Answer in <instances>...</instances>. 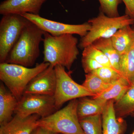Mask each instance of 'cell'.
<instances>
[{"instance_id": "obj_1", "label": "cell", "mask_w": 134, "mask_h": 134, "mask_svg": "<svg viewBox=\"0 0 134 134\" xmlns=\"http://www.w3.org/2000/svg\"><path fill=\"white\" fill-rule=\"evenodd\" d=\"M43 42V62L70 70L79 54L77 38L72 34L54 36L45 32Z\"/></svg>"}, {"instance_id": "obj_2", "label": "cell", "mask_w": 134, "mask_h": 134, "mask_svg": "<svg viewBox=\"0 0 134 134\" xmlns=\"http://www.w3.org/2000/svg\"><path fill=\"white\" fill-rule=\"evenodd\" d=\"M45 32L29 21L5 62L32 67L40 54V45Z\"/></svg>"}, {"instance_id": "obj_3", "label": "cell", "mask_w": 134, "mask_h": 134, "mask_svg": "<svg viewBox=\"0 0 134 134\" xmlns=\"http://www.w3.org/2000/svg\"><path fill=\"white\" fill-rule=\"evenodd\" d=\"M50 65L43 62L30 68L13 63H1L0 79L19 100L30 82Z\"/></svg>"}, {"instance_id": "obj_4", "label": "cell", "mask_w": 134, "mask_h": 134, "mask_svg": "<svg viewBox=\"0 0 134 134\" xmlns=\"http://www.w3.org/2000/svg\"><path fill=\"white\" fill-rule=\"evenodd\" d=\"M77 103L78 99L70 100L64 108L40 118L38 126L59 134H85L77 115Z\"/></svg>"}, {"instance_id": "obj_5", "label": "cell", "mask_w": 134, "mask_h": 134, "mask_svg": "<svg viewBox=\"0 0 134 134\" xmlns=\"http://www.w3.org/2000/svg\"><path fill=\"white\" fill-rule=\"evenodd\" d=\"M88 23L91 25V29L80 40L78 47L81 49L98 39L111 38L119 29L134 24V19L126 14L110 17L100 11L97 16L89 19Z\"/></svg>"}, {"instance_id": "obj_6", "label": "cell", "mask_w": 134, "mask_h": 134, "mask_svg": "<svg viewBox=\"0 0 134 134\" xmlns=\"http://www.w3.org/2000/svg\"><path fill=\"white\" fill-rule=\"evenodd\" d=\"M29 21L21 15H3L0 22V63L5 62Z\"/></svg>"}, {"instance_id": "obj_7", "label": "cell", "mask_w": 134, "mask_h": 134, "mask_svg": "<svg viewBox=\"0 0 134 134\" xmlns=\"http://www.w3.org/2000/svg\"><path fill=\"white\" fill-rule=\"evenodd\" d=\"M54 69L57 81L54 98L57 111L67 101L85 97H94L82 85L73 80L64 67L57 65L54 67Z\"/></svg>"}, {"instance_id": "obj_8", "label": "cell", "mask_w": 134, "mask_h": 134, "mask_svg": "<svg viewBox=\"0 0 134 134\" xmlns=\"http://www.w3.org/2000/svg\"><path fill=\"white\" fill-rule=\"evenodd\" d=\"M56 111L54 96L26 93L18 100L14 113L22 118L34 114L44 118Z\"/></svg>"}, {"instance_id": "obj_9", "label": "cell", "mask_w": 134, "mask_h": 134, "mask_svg": "<svg viewBox=\"0 0 134 134\" xmlns=\"http://www.w3.org/2000/svg\"><path fill=\"white\" fill-rule=\"evenodd\" d=\"M21 15L45 32L54 36L77 34L81 38L86 36L91 29V25L88 22L80 24H68L46 19L39 15L24 13Z\"/></svg>"}, {"instance_id": "obj_10", "label": "cell", "mask_w": 134, "mask_h": 134, "mask_svg": "<svg viewBox=\"0 0 134 134\" xmlns=\"http://www.w3.org/2000/svg\"><path fill=\"white\" fill-rule=\"evenodd\" d=\"M56 81L54 67L50 65L30 82L25 88L24 94L54 96L56 89Z\"/></svg>"}, {"instance_id": "obj_11", "label": "cell", "mask_w": 134, "mask_h": 134, "mask_svg": "<svg viewBox=\"0 0 134 134\" xmlns=\"http://www.w3.org/2000/svg\"><path fill=\"white\" fill-rule=\"evenodd\" d=\"M47 0H5L0 4V14L22 15L29 13L39 15L42 5Z\"/></svg>"}, {"instance_id": "obj_12", "label": "cell", "mask_w": 134, "mask_h": 134, "mask_svg": "<svg viewBox=\"0 0 134 134\" xmlns=\"http://www.w3.org/2000/svg\"><path fill=\"white\" fill-rule=\"evenodd\" d=\"M41 117L34 114L25 118L16 115L7 124L1 126L0 134H31L38 126Z\"/></svg>"}, {"instance_id": "obj_13", "label": "cell", "mask_w": 134, "mask_h": 134, "mask_svg": "<svg viewBox=\"0 0 134 134\" xmlns=\"http://www.w3.org/2000/svg\"><path fill=\"white\" fill-rule=\"evenodd\" d=\"M114 103L113 100L107 101L102 113L103 134H124L126 130V123L123 118L116 117Z\"/></svg>"}, {"instance_id": "obj_14", "label": "cell", "mask_w": 134, "mask_h": 134, "mask_svg": "<svg viewBox=\"0 0 134 134\" xmlns=\"http://www.w3.org/2000/svg\"><path fill=\"white\" fill-rule=\"evenodd\" d=\"M18 100L4 84L0 85V126L5 125L12 119Z\"/></svg>"}, {"instance_id": "obj_15", "label": "cell", "mask_w": 134, "mask_h": 134, "mask_svg": "<svg viewBox=\"0 0 134 134\" xmlns=\"http://www.w3.org/2000/svg\"><path fill=\"white\" fill-rule=\"evenodd\" d=\"M107 102L98 99H91L87 97L78 99L77 114L79 120L91 115L102 114Z\"/></svg>"}, {"instance_id": "obj_16", "label": "cell", "mask_w": 134, "mask_h": 134, "mask_svg": "<svg viewBox=\"0 0 134 134\" xmlns=\"http://www.w3.org/2000/svg\"><path fill=\"white\" fill-rule=\"evenodd\" d=\"M113 46L121 55L128 52L134 42V31L130 25L122 27L111 38Z\"/></svg>"}, {"instance_id": "obj_17", "label": "cell", "mask_w": 134, "mask_h": 134, "mask_svg": "<svg viewBox=\"0 0 134 134\" xmlns=\"http://www.w3.org/2000/svg\"><path fill=\"white\" fill-rule=\"evenodd\" d=\"M91 44L102 51L108 58L113 68L121 74L120 72L121 55L113 46L111 38L98 39L94 41Z\"/></svg>"}, {"instance_id": "obj_18", "label": "cell", "mask_w": 134, "mask_h": 134, "mask_svg": "<svg viewBox=\"0 0 134 134\" xmlns=\"http://www.w3.org/2000/svg\"><path fill=\"white\" fill-rule=\"evenodd\" d=\"M131 86L125 77H122L103 93L93 97L92 98L102 99L105 101L113 100L115 102L122 97Z\"/></svg>"}, {"instance_id": "obj_19", "label": "cell", "mask_w": 134, "mask_h": 134, "mask_svg": "<svg viewBox=\"0 0 134 134\" xmlns=\"http://www.w3.org/2000/svg\"><path fill=\"white\" fill-rule=\"evenodd\" d=\"M115 115L123 118L134 112V85L114 104Z\"/></svg>"}, {"instance_id": "obj_20", "label": "cell", "mask_w": 134, "mask_h": 134, "mask_svg": "<svg viewBox=\"0 0 134 134\" xmlns=\"http://www.w3.org/2000/svg\"><path fill=\"white\" fill-rule=\"evenodd\" d=\"M120 72L131 86L134 85V42L128 52L121 55Z\"/></svg>"}, {"instance_id": "obj_21", "label": "cell", "mask_w": 134, "mask_h": 134, "mask_svg": "<svg viewBox=\"0 0 134 134\" xmlns=\"http://www.w3.org/2000/svg\"><path fill=\"white\" fill-rule=\"evenodd\" d=\"M85 77V79L82 85L93 94L94 97L103 93L113 84L105 82L92 73L86 74Z\"/></svg>"}, {"instance_id": "obj_22", "label": "cell", "mask_w": 134, "mask_h": 134, "mask_svg": "<svg viewBox=\"0 0 134 134\" xmlns=\"http://www.w3.org/2000/svg\"><path fill=\"white\" fill-rule=\"evenodd\" d=\"M79 120L85 134H103L102 114L91 115Z\"/></svg>"}, {"instance_id": "obj_23", "label": "cell", "mask_w": 134, "mask_h": 134, "mask_svg": "<svg viewBox=\"0 0 134 134\" xmlns=\"http://www.w3.org/2000/svg\"><path fill=\"white\" fill-rule=\"evenodd\" d=\"M82 56L95 60L103 66L114 68L105 54L92 44L84 48L82 53Z\"/></svg>"}, {"instance_id": "obj_24", "label": "cell", "mask_w": 134, "mask_h": 134, "mask_svg": "<svg viewBox=\"0 0 134 134\" xmlns=\"http://www.w3.org/2000/svg\"><path fill=\"white\" fill-rule=\"evenodd\" d=\"M92 73L97 76L104 81L110 84L113 83L123 76L116 70L108 67H101Z\"/></svg>"}, {"instance_id": "obj_25", "label": "cell", "mask_w": 134, "mask_h": 134, "mask_svg": "<svg viewBox=\"0 0 134 134\" xmlns=\"http://www.w3.org/2000/svg\"><path fill=\"white\" fill-rule=\"evenodd\" d=\"M100 3L99 10L107 16L116 17L120 16L118 7L122 0H98Z\"/></svg>"}, {"instance_id": "obj_26", "label": "cell", "mask_w": 134, "mask_h": 134, "mask_svg": "<svg viewBox=\"0 0 134 134\" xmlns=\"http://www.w3.org/2000/svg\"><path fill=\"white\" fill-rule=\"evenodd\" d=\"M82 65L86 74L92 73L96 70L103 67L95 60L87 57H82Z\"/></svg>"}, {"instance_id": "obj_27", "label": "cell", "mask_w": 134, "mask_h": 134, "mask_svg": "<svg viewBox=\"0 0 134 134\" xmlns=\"http://www.w3.org/2000/svg\"><path fill=\"white\" fill-rule=\"evenodd\" d=\"M125 5V14L134 19V0H122Z\"/></svg>"}, {"instance_id": "obj_28", "label": "cell", "mask_w": 134, "mask_h": 134, "mask_svg": "<svg viewBox=\"0 0 134 134\" xmlns=\"http://www.w3.org/2000/svg\"><path fill=\"white\" fill-rule=\"evenodd\" d=\"M31 134H59L52 132L42 127L37 126L35 129Z\"/></svg>"}, {"instance_id": "obj_29", "label": "cell", "mask_w": 134, "mask_h": 134, "mask_svg": "<svg viewBox=\"0 0 134 134\" xmlns=\"http://www.w3.org/2000/svg\"><path fill=\"white\" fill-rule=\"evenodd\" d=\"M130 116H132V117H134V112L130 114Z\"/></svg>"}, {"instance_id": "obj_30", "label": "cell", "mask_w": 134, "mask_h": 134, "mask_svg": "<svg viewBox=\"0 0 134 134\" xmlns=\"http://www.w3.org/2000/svg\"><path fill=\"white\" fill-rule=\"evenodd\" d=\"M132 134H134V132H133V133H132Z\"/></svg>"}, {"instance_id": "obj_31", "label": "cell", "mask_w": 134, "mask_h": 134, "mask_svg": "<svg viewBox=\"0 0 134 134\" xmlns=\"http://www.w3.org/2000/svg\"><path fill=\"white\" fill-rule=\"evenodd\" d=\"M133 30H134V28H133Z\"/></svg>"}]
</instances>
